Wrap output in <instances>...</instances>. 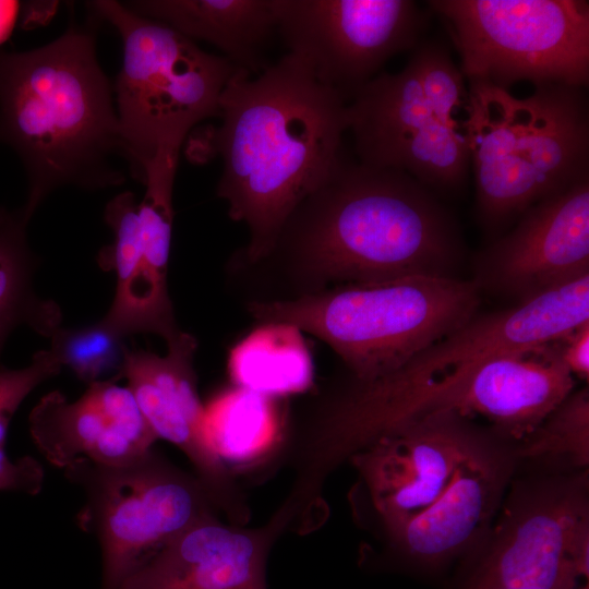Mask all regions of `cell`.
Instances as JSON below:
<instances>
[{"instance_id": "cell-8", "label": "cell", "mask_w": 589, "mask_h": 589, "mask_svg": "<svg viewBox=\"0 0 589 589\" xmlns=\"http://www.w3.org/2000/svg\"><path fill=\"white\" fill-rule=\"evenodd\" d=\"M445 22L469 83L505 91L589 82V2L584 0H430Z\"/></svg>"}, {"instance_id": "cell-30", "label": "cell", "mask_w": 589, "mask_h": 589, "mask_svg": "<svg viewBox=\"0 0 589 589\" xmlns=\"http://www.w3.org/2000/svg\"><path fill=\"white\" fill-rule=\"evenodd\" d=\"M21 8L19 1L0 0V45L11 36Z\"/></svg>"}, {"instance_id": "cell-18", "label": "cell", "mask_w": 589, "mask_h": 589, "mask_svg": "<svg viewBox=\"0 0 589 589\" xmlns=\"http://www.w3.org/2000/svg\"><path fill=\"white\" fill-rule=\"evenodd\" d=\"M555 341L498 353L479 364L432 411L481 416L519 444L574 390Z\"/></svg>"}, {"instance_id": "cell-17", "label": "cell", "mask_w": 589, "mask_h": 589, "mask_svg": "<svg viewBox=\"0 0 589 589\" xmlns=\"http://www.w3.org/2000/svg\"><path fill=\"white\" fill-rule=\"evenodd\" d=\"M286 503L257 529L204 518L156 551L118 589H267L265 565L278 532L291 518Z\"/></svg>"}, {"instance_id": "cell-25", "label": "cell", "mask_w": 589, "mask_h": 589, "mask_svg": "<svg viewBox=\"0 0 589 589\" xmlns=\"http://www.w3.org/2000/svg\"><path fill=\"white\" fill-rule=\"evenodd\" d=\"M517 456L566 465L589 464V392H572L516 449Z\"/></svg>"}, {"instance_id": "cell-10", "label": "cell", "mask_w": 589, "mask_h": 589, "mask_svg": "<svg viewBox=\"0 0 589 589\" xmlns=\"http://www.w3.org/2000/svg\"><path fill=\"white\" fill-rule=\"evenodd\" d=\"M277 33L349 104L395 55L414 49L430 13L412 0H273Z\"/></svg>"}, {"instance_id": "cell-1", "label": "cell", "mask_w": 589, "mask_h": 589, "mask_svg": "<svg viewBox=\"0 0 589 589\" xmlns=\"http://www.w3.org/2000/svg\"><path fill=\"white\" fill-rule=\"evenodd\" d=\"M219 106L218 128L192 130L185 155L196 164L221 157L217 195L231 219L247 224L245 257L256 263L272 254L292 212L345 157L348 104L287 52L259 75L238 68Z\"/></svg>"}, {"instance_id": "cell-31", "label": "cell", "mask_w": 589, "mask_h": 589, "mask_svg": "<svg viewBox=\"0 0 589 589\" xmlns=\"http://www.w3.org/2000/svg\"><path fill=\"white\" fill-rule=\"evenodd\" d=\"M488 589H506V588H488Z\"/></svg>"}, {"instance_id": "cell-15", "label": "cell", "mask_w": 589, "mask_h": 589, "mask_svg": "<svg viewBox=\"0 0 589 589\" xmlns=\"http://www.w3.org/2000/svg\"><path fill=\"white\" fill-rule=\"evenodd\" d=\"M196 348L194 336L181 332L167 342L165 356L129 349L122 378H127L155 436L172 443L188 456L215 507L240 522L248 518L247 505L204 434V406L193 368Z\"/></svg>"}, {"instance_id": "cell-16", "label": "cell", "mask_w": 589, "mask_h": 589, "mask_svg": "<svg viewBox=\"0 0 589 589\" xmlns=\"http://www.w3.org/2000/svg\"><path fill=\"white\" fill-rule=\"evenodd\" d=\"M28 424L41 455L61 469L79 459L127 465L153 449L157 440L129 387L113 381L89 384L74 401L58 390L46 394Z\"/></svg>"}, {"instance_id": "cell-27", "label": "cell", "mask_w": 589, "mask_h": 589, "mask_svg": "<svg viewBox=\"0 0 589 589\" xmlns=\"http://www.w3.org/2000/svg\"><path fill=\"white\" fill-rule=\"evenodd\" d=\"M61 369L62 364L50 349L37 351L22 369L10 370L0 364V449H4L11 419L23 400Z\"/></svg>"}, {"instance_id": "cell-3", "label": "cell", "mask_w": 589, "mask_h": 589, "mask_svg": "<svg viewBox=\"0 0 589 589\" xmlns=\"http://www.w3.org/2000/svg\"><path fill=\"white\" fill-rule=\"evenodd\" d=\"M92 22L41 47L0 52V143L26 172L28 219L59 188L124 182L112 164L125 159L113 85L98 63Z\"/></svg>"}, {"instance_id": "cell-5", "label": "cell", "mask_w": 589, "mask_h": 589, "mask_svg": "<svg viewBox=\"0 0 589 589\" xmlns=\"http://www.w3.org/2000/svg\"><path fill=\"white\" fill-rule=\"evenodd\" d=\"M508 91L469 83L461 122L474 172L477 214L490 232L589 178V107L584 87Z\"/></svg>"}, {"instance_id": "cell-13", "label": "cell", "mask_w": 589, "mask_h": 589, "mask_svg": "<svg viewBox=\"0 0 589 589\" xmlns=\"http://www.w3.org/2000/svg\"><path fill=\"white\" fill-rule=\"evenodd\" d=\"M488 436L469 418L433 411L411 419L353 454L387 533L432 508Z\"/></svg>"}, {"instance_id": "cell-14", "label": "cell", "mask_w": 589, "mask_h": 589, "mask_svg": "<svg viewBox=\"0 0 589 589\" xmlns=\"http://www.w3.org/2000/svg\"><path fill=\"white\" fill-rule=\"evenodd\" d=\"M478 266L480 289L517 302L589 275V178L528 208Z\"/></svg>"}, {"instance_id": "cell-20", "label": "cell", "mask_w": 589, "mask_h": 589, "mask_svg": "<svg viewBox=\"0 0 589 589\" xmlns=\"http://www.w3.org/2000/svg\"><path fill=\"white\" fill-rule=\"evenodd\" d=\"M104 217L113 231V242L103 248L99 266L116 273L112 303L101 321L127 338L151 333L166 342L176 338L179 329L167 277L156 273L146 262L140 231L137 202L130 191L108 202Z\"/></svg>"}, {"instance_id": "cell-2", "label": "cell", "mask_w": 589, "mask_h": 589, "mask_svg": "<svg viewBox=\"0 0 589 589\" xmlns=\"http://www.w3.org/2000/svg\"><path fill=\"white\" fill-rule=\"evenodd\" d=\"M277 250L308 279L348 285L454 276L464 245L434 192L401 170L344 157L289 216Z\"/></svg>"}, {"instance_id": "cell-7", "label": "cell", "mask_w": 589, "mask_h": 589, "mask_svg": "<svg viewBox=\"0 0 589 589\" xmlns=\"http://www.w3.org/2000/svg\"><path fill=\"white\" fill-rule=\"evenodd\" d=\"M88 5L122 40L115 106L125 160L132 177L142 182L145 167L158 153L180 151L197 123L220 117L221 93L238 67L124 3L98 0Z\"/></svg>"}, {"instance_id": "cell-11", "label": "cell", "mask_w": 589, "mask_h": 589, "mask_svg": "<svg viewBox=\"0 0 589 589\" xmlns=\"http://www.w3.org/2000/svg\"><path fill=\"white\" fill-rule=\"evenodd\" d=\"M587 472L510 498L467 589H588Z\"/></svg>"}, {"instance_id": "cell-23", "label": "cell", "mask_w": 589, "mask_h": 589, "mask_svg": "<svg viewBox=\"0 0 589 589\" xmlns=\"http://www.w3.org/2000/svg\"><path fill=\"white\" fill-rule=\"evenodd\" d=\"M275 400L236 386L204 406L206 441L227 469L250 467L277 446L281 420Z\"/></svg>"}, {"instance_id": "cell-6", "label": "cell", "mask_w": 589, "mask_h": 589, "mask_svg": "<svg viewBox=\"0 0 589 589\" xmlns=\"http://www.w3.org/2000/svg\"><path fill=\"white\" fill-rule=\"evenodd\" d=\"M480 292L474 279L411 276L252 302L249 311L263 323H289L318 337L364 383L466 324L478 314Z\"/></svg>"}, {"instance_id": "cell-22", "label": "cell", "mask_w": 589, "mask_h": 589, "mask_svg": "<svg viewBox=\"0 0 589 589\" xmlns=\"http://www.w3.org/2000/svg\"><path fill=\"white\" fill-rule=\"evenodd\" d=\"M228 370L236 386L273 398L306 390L314 374L302 330L285 322H265L241 339Z\"/></svg>"}, {"instance_id": "cell-28", "label": "cell", "mask_w": 589, "mask_h": 589, "mask_svg": "<svg viewBox=\"0 0 589 589\" xmlns=\"http://www.w3.org/2000/svg\"><path fill=\"white\" fill-rule=\"evenodd\" d=\"M44 483V469L32 456L11 459L0 449V491L22 492L35 495Z\"/></svg>"}, {"instance_id": "cell-26", "label": "cell", "mask_w": 589, "mask_h": 589, "mask_svg": "<svg viewBox=\"0 0 589 589\" xmlns=\"http://www.w3.org/2000/svg\"><path fill=\"white\" fill-rule=\"evenodd\" d=\"M124 339L100 320L82 327H59L50 337V350L87 385L117 382L122 378L129 351Z\"/></svg>"}, {"instance_id": "cell-24", "label": "cell", "mask_w": 589, "mask_h": 589, "mask_svg": "<svg viewBox=\"0 0 589 589\" xmlns=\"http://www.w3.org/2000/svg\"><path fill=\"white\" fill-rule=\"evenodd\" d=\"M28 221L22 208L9 212L0 207V356L19 325L50 338L62 323L59 304L34 290L37 260L26 240Z\"/></svg>"}, {"instance_id": "cell-19", "label": "cell", "mask_w": 589, "mask_h": 589, "mask_svg": "<svg viewBox=\"0 0 589 589\" xmlns=\"http://www.w3.org/2000/svg\"><path fill=\"white\" fill-rule=\"evenodd\" d=\"M513 468L512 455L491 436L467 458L445 496L388 532L411 562L436 568L471 548L488 530Z\"/></svg>"}, {"instance_id": "cell-21", "label": "cell", "mask_w": 589, "mask_h": 589, "mask_svg": "<svg viewBox=\"0 0 589 589\" xmlns=\"http://www.w3.org/2000/svg\"><path fill=\"white\" fill-rule=\"evenodd\" d=\"M124 4L192 40L214 45L251 75L269 67L264 51L277 33L273 0H144Z\"/></svg>"}, {"instance_id": "cell-29", "label": "cell", "mask_w": 589, "mask_h": 589, "mask_svg": "<svg viewBox=\"0 0 589 589\" xmlns=\"http://www.w3.org/2000/svg\"><path fill=\"white\" fill-rule=\"evenodd\" d=\"M560 354L569 372L588 381L589 377V322L584 323L555 340Z\"/></svg>"}, {"instance_id": "cell-9", "label": "cell", "mask_w": 589, "mask_h": 589, "mask_svg": "<svg viewBox=\"0 0 589 589\" xmlns=\"http://www.w3.org/2000/svg\"><path fill=\"white\" fill-rule=\"evenodd\" d=\"M63 470L86 495L77 519L99 542L101 589H118L176 536L215 515L201 481L153 449L122 466L79 459Z\"/></svg>"}, {"instance_id": "cell-4", "label": "cell", "mask_w": 589, "mask_h": 589, "mask_svg": "<svg viewBox=\"0 0 589 589\" xmlns=\"http://www.w3.org/2000/svg\"><path fill=\"white\" fill-rule=\"evenodd\" d=\"M589 322V275L515 305L477 314L393 372L356 385L321 418L314 458L327 468L381 435L431 411L483 361L502 352L555 341Z\"/></svg>"}, {"instance_id": "cell-12", "label": "cell", "mask_w": 589, "mask_h": 589, "mask_svg": "<svg viewBox=\"0 0 589 589\" xmlns=\"http://www.w3.org/2000/svg\"><path fill=\"white\" fill-rule=\"evenodd\" d=\"M348 113L359 163L401 170L432 192L462 188L470 155L461 124L428 97L413 56L401 72L362 86Z\"/></svg>"}]
</instances>
